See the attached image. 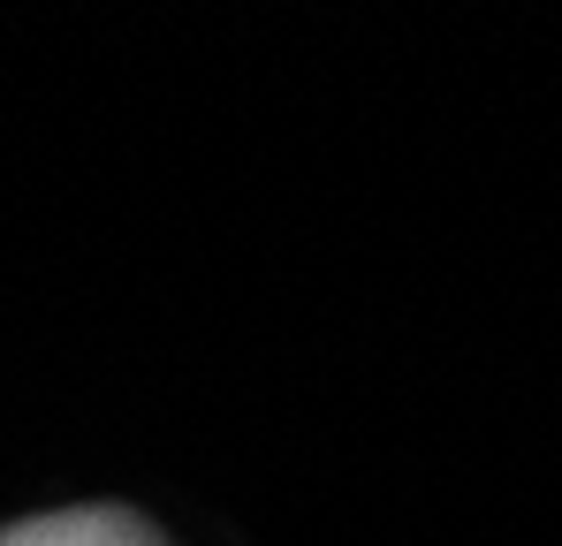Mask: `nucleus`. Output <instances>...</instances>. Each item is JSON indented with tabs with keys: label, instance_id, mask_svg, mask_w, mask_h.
I'll return each mask as SVG.
<instances>
[{
	"label": "nucleus",
	"instance_id": "nucleus-1",
	"mask_svg": "<svg viewBox=\"0 0 562 546\" xmlns=\"http://www.w3.org/2000/svg\"><path fill=\"white\" fill-rule=\"evenodd\" d=\"M46 546H61V539H46Z\"/></svg>",
	"mask_w": 562,
	"mask_h": 546
}]
</instances>
